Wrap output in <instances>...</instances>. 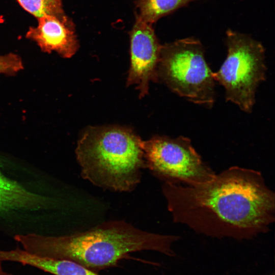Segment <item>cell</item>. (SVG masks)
<instances>
[{"mask_svg":"<svg viewBox=\"0 0 275 275\" xmlns=\"http://www.w3.org/2000/svg\"><path fill=\"white\" fill-rule=\"evenodd\" d=\"M23 68L20 57L13 53L0 55V74L14 75Z\"/></svg>","mask_w":275,"mask_h":275,"instance_id":"cell-13","label":"cell"},{"mask_svg":"<svg viewBox=\"0 0 275 275\" xmlns=\"http://www.w3.org/2000/svg\"><path fill=\"white\" fill-rule=\"evenodd\" d=\"M143 140L120 126L89 127L75 150L83 178L104 189L131 191L146 167Z\"/></svg>","mask_w":275,"mask_h":275,"instance_id":"cell-3","label":"cell"},{"mask_svg":"<svg viewBox=\"0 0 275 275\" xmlns=\"http://www.w3.org/2000/svg\"><path fill=\"white\" fill-rule=\"evenodd\" d=\"M0 275H11L10 273H9L6 272L3 268L2 266V262L0 261Z\"/></svg>","mask_w":275,"mask_h":275,"instance_id":"cell-14","label":"cell"},{"mask_svg":"<svg viewBox=\"0 0 275 275\" xmlns=\"http://www.w3.org/2000/svg\"><path fill=\"white\" fill-rule=\"evenodd\" d=\"M201 42L194 37L161 45L157 75L176 94L194 103L211 107L214 80Z\"/></svg>","mask_w":275,"mask_h":275,"instance_id":"cell-4","label":"cell"},{"mask_svg":"<svg viewBox=\"0 0 275 275\" xmlns=\"http://www.w3.org/2000/svg\"><path fill=\"white\" fill-rule=\"evenodd\" d=\"M142 148L146 167L164 182L195 186L211 180L216 175L186 137L155 135L143 141Z\"/></svg>","mask_w":275,"mask_h":275,"instance_id":"cell-6","label":"cell"},{"mask_svg":"<svg viewBox=\"0 0 275 275\" xmlns=\"http://www.w3.org/2000/svg\"><path fill=\"white\" fill-rule=\"evenodd\" d=\"M226 42L227 58L218 71L212 72L213 78L224 87L227 101L250 113L257 89L266 78L265 48L250 36L231 30L226 32Z\"/></svg>","mask_w":275,"mask_h":275,"instance_id":"cell-5","label":"cell"},{"mask_svg":"<svg viewBox=\"0 0 275 275\" xmlns=\"http://www.w3.org/2000/svg\"><path fill=\"white\" fill-rule=\"evenodd\" d=\"M197 0H136V15L152 24L160 18Z\"/></svg>","mask_w":275,"mask_h":275,"instance_id":"cell-11","label":"cell"},{"mask_svg":"<svg viewBox=\"0 0 275 275\" xmlns=\"http://www.w3.org/2000/svg\"><path fill=\"white\" fill-rule=\"evenodd\" d=\"M180 237L139 229L124 221L108 222L88 230L52 236L38 234L14 236L23 250L47 257L76 262L93 271L115 265L129 253L153 251L173 256Z\"/></svg>","mask_w":275,"mask_h":275,"instance_id":"cell-2","label":"cell"},{"mask_svg":"<svg viewBox=\"0 0 275 275\" xmlns=\"http://www.w3.org/2000/svg\"><path fill=\"white\" fill-rule=\"evenodd\" d=\"M26 12L38 18L45 15L65 14L61 0H16Z\"/></svg>","mask_w":275,"mask_h":275,"instance_id":"cell-12","label":"cell"},{"mask_svg":"<svg viewBox=\"0 0 275 275\" xmlns=\"http://www.w3.org/2000/svg\"><path fill=\"white\" fill-rule=\"evenodd\" d=\"M48 202L46 197L28 190L0 170V211L36 210L46 206Z\"/></svg>","mask_w":275,"mask_h":275,"instance_id":"cell-10","label":"cell"},{"mask_svg":"<svg viewBox=\"0 0 275 275\" xmlns=\"http://www.w3.org/2000/svg\"><path fill=\"white\" fill-rule=\"evenodd\" d=\"M38 23L31 26L26 38L34 41L44 52L56 51L65 58L72 57L79 48L75 25L65 14L57 16L45 15L38 18Z\"/></svg>","mask_w":275,"mask_h":275,"instance_id":"cell-8","label":"cell"},{"mask_svg":"<svg viewBox=\"0 0 275 275\" xmlns=\"http://www.w3.org/2000/svg\"><path fill=\"white\" fill-rule=\"evenodd\" d=\"M175 223L207 236L251 239L274 222L275 195L258 171L234 166L195 186L164 182Z\"/></svg>","mask_w":275,"mask_h":275,"instance_id":"cell-1","label":"cell"},{"mask_svg":"<svg viewBox=\"0 0 275 275\" xmlns=\"http://www.w3.org/2000/svg\"><path fill=\"white\" fill-rule=\"evenodd\" d=\"M129 34L130 65L127 86H136L139 98H142L148 94L150 82L158 81L157 70L161 45L152 24L137 16Z\"/></svg>","mask_w":275,"mask_h":275,"instance_id":"cell-7","label":"cell"},{"mask_svg":"<svg viewBox=\"0 0 275 275\" xmlns=\"http://www.w3.org/2000/svg\"><path fill=\"white\" fill-rule=\"evenodd\" d=\"M6 261L30 265L53 275H98L76 262L41 256L20 249L0 250V261Z\"/></svg>","mask_w":275,"mask_h":275,"instance_id":"cell-9","label":"cell"}]
</instances>
